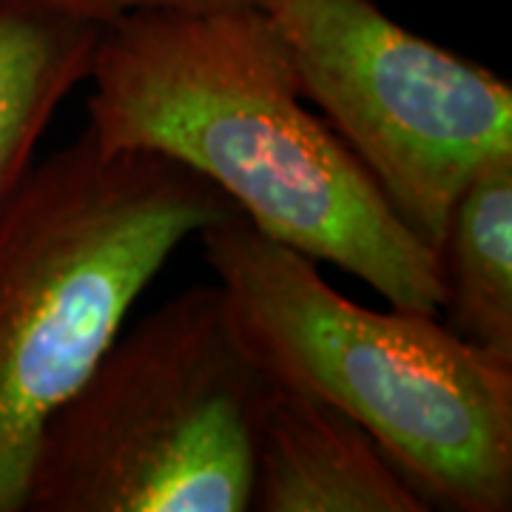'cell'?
Wrapping results in <instances>:
<instances>
[{
	"label": "cell",
	"mask_w": 512,
	"mask_h": 512,
	"mask_svg": "<svg viewBox=\"0 0 512 512\" xmlns=\"http://www.w3.org/2000/svg\"><path fill=\"white\" fill-rule=\"evenodd\" d=\"M86 86L100 146L174 160L265 237L441 316L439 254L311 109L265 9L128 15L103 29Z\"/></svg>",
	"instance_id": "cell-1"
},
{
	"label": "cell",
	"mask_w": 512,
	"mask_h": 512,
	"mask_svg": "<svg viewBox=\"0 0 512 512\" xmlns=\"http://www.w3.org/2000/svg\"><path fill=\"white\" fill-rule=\"evenodd\" d=\"M305 100L439 254L461 188L512 154V86L373 0H265Z\"/></svg>",
	"instance_id": "cell-5"
},
{
	"label": "cell",
	"mask_w": 512,
	"mask_h": 512,
	"mask_svg": "<svg viewBox=\"0 0 512 512\" xmlns=\"http://www.w3.org/2000/svg\"><path fill=\"white\" fill-rule=\"evenodd\" d=\"M237 211L174 160L83 128L0 200V512L26 510L37 441L177 248Z\"/></svg>",
	"instance_id": "cell-3"
},
{
	"label": "cell",
	"mask_w": 512,
	"mask_h": 512,
	"mask_svg": "<svg viewBox=\"0 0 512 512\" xmlns=\"http://www.w3.org/2000/svg\"><path fill=\"white\" fill-rule=\"evenodd\" d=\"M439 265L444 325L512 362V154L484 163L461 188Z\"/></svg>",
	"instance_id": "cell-8"
},
{
	"label": "cell",
	"mask_w": 512,
	"mask_h": 512,
	"mask_svg": "<svg viewBox=\"0 0 512 512\" xmlns=\"http://www.w3.org/2000/svg\"><path fill=\"white\" fill-rule=\"evenodd\" d=\"M197 239L239 345L271 382L359 421L430 510H512V362L441 316L350 302L239 211Z\"/></svg>",
	"instance_id": "cell-2"
},
{
	"label": "cell",
	"mask_w": 512,
	"mask_h": 512,
	"mask_svg": "<svg viewBox=\"0 0 512 512\" xmlns=\"http://www.w3.org/2000/svg\"><path fill=\"white\" fill-rule=\"evenodd\" d=\"M40 6L86 20L94 26H111L140 12H214V9H262L265 0H35Z\"/></svg>",
	"instance_id": "cell-9"
},
{
	"label": "cell",
	"mask_w": 512,
	"mask_h": 512,
	"mask_svg": "<svg viewBox=\"0 0 512 512\" xmlns=\"http://www.w3.org/2000/svg\"><path fill=\"white\" fill-rule=\"evenodd\" d=\"M103 26L35 0H0V200L35 163L60 106L92 69Z\"/></svg>",
	"instance_id": "cell-7"
},
{
	"label": "cell",
	"mask_w": 512,
	"mask_h": 512,
	"mask_svg": "<svg viewBox=\"0 0 512 512\" xmlns=\"http://www.w3.org/2000/svg\"><path fill=\"white\" fill-rule=\"evenodd\" d=\"M251 512H427L379 441L339 407L268 379L251 441Z\"/></svg>",
	"instance_id": "cell-6"
},
{
	"label": "cell",
	"mask_w": 512,
	"mask_h": 512,
	"mask_svg": "<svg viewBox=\"0 0 512 512\" xmlns=\"http://www.w3.org/2000/svg\"><path fill=\"white\" fill-rule=\"evenodd\" d=\"M265 387L217 285L171 296L46 421L23 512H248Z\"/></svg>",
	"instance_id": "cell-4"
}]
</instances>
